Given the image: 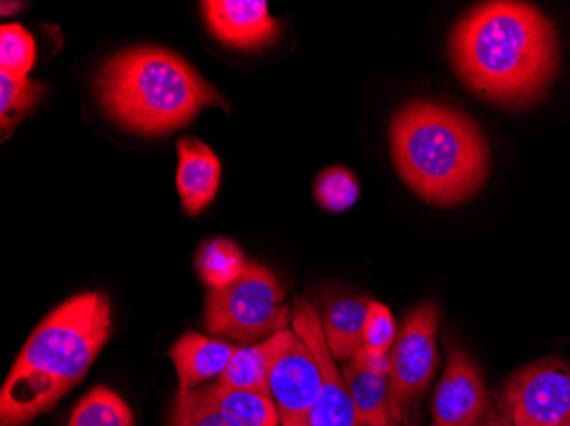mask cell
Instances as JSON below:
<instances>
[{
	"label": "cell",
	"mask_w": 570,
	"mask_h": 426,
	"mask_svg": "<svg viewBox=\"0 0 570 426\" xmlns=\"http://www.w3.org/2000/svg\"><path fill=\"white\" fill-rule=\"evenodd\" d=\"M450 57L466 88L505 108L533 105L559 69L556 24L528 2L492 0L454 24Z\"/></svg>",
	"instance_id": "cell-1"
},
{
	"label": "cell",
	"mask_w": 570,
	"mask_h": 426,
	"mask_svg": "<svg viewBox=\"0 0 570 426\" xmlns=\"http://www.w3.org/2000/svg\"><path fill=\"white\" fill-rule=\"evenodd\" d=\"M111 304L85 291L51 310L31 333L0 390V426H24L81 384L110 338Z\"/></svg>",
	"instance_id": "cell-2"
},
{
	"label": "cell",
	"mask_w": 570,
	"mask_h": 426,
	"mask_svg": "<svg viewBox=\"0 0 570 426\" xmlns=\"http://www.w3.org/2000/svg\"><path fill=\"white\" fill-rule=\"evenodd\" d=\"M393 162L405 185L425 201L469 200L489 175L490 149L479 125L443 102H406L390 125Z\"/></svg>",
	"instance_id": "cell-3"
},
{
	"label": "cell",
	"mask_w": 570,
	"mask_h": 426,
	"mask_svg": "<svg viewBox=\"0 0 570 426\" xmlns=\"http://www.w3.org/2000/svg\"><path fill=\"white\" fill-rule=\"evenodd\" d=\"M95 89L110 120L142 136L171 133L209 106L229 110L187 60L163 48L118 51L102 63Z\"/></svg>",
	"instance_id": "cell-4"
},
{
	"label": "cell",
	"mask_w": 570,
	"mask_h": 426,
	"mask_svg": "<svg viewBox=\"0 0 570 426\" xmlns=\"http://www.w3.org/2000/svg\"><path fill=\"white\" fill-rule=\"evenodd\" d=\"M284 297L277 277L265 266L248 261L233 284L210 288L205 299V328L242 343L267 339L289 321L291 310L282 306Z\"/></svg>",
	"instance_id": "cell-5"
},
{
	"label": "cell",
	"mask_w": 570,
	"mask_h": 426,
	"mask_svg": "<svg viewBox=\"0 0 570 426\" xmlns=\"http://www.w3.org/2000/svg\"><path fill=\"white\" fill-rule=\"evenodd\" d=\"M439 310L419 304L410 310L390 354V405L399 425H415V413L438 370Z\"/></svg>",
	"instance_id": "cell-6"
},
{
	"label": "cell",
	"mask_w": 570,
	"mask_h": 426,
	"mask_svg": "<svg viewBox=\"0 0 570 426\" xmlns=\"http://www.w3.org/2000/svg\"><path fill=\"white\" fill-rule=\"evenodd\" d=\"M501 399L514 426H570V367L540 358L512 374Z\"/></svg>",
	"instance_id": "cell-7"
},
{
	"label": "cell",
	"mask_w": 570,
	"mask_h": 426,
	"mask_svg": "<svg viewBox=\"0 0 570 426\" xmlns=\"http://www.w3.org/2000/svg\"><path fill=\"white\" fill-rule=\"evenodd\" d=\"M294 331L315 354L322 371V390L311 413L309 426H361L344 376L338 371L323 333L320 314L306 300L299 299L293 310Z\"/></svg>",
	"instance_id": "cell-8"
},
{
	"label": "cell",
	"mask_w": 570,
	"mask_h": 426,
	"mask_svg": "<svg viewBox=\"0 0 570 426\" xmlns=\"http://www.w3.org/2000/svg\"><path fill=\"white\" fill-rule=\"evenodd\" d=\"M322 390V371L315 354L296 336L278 357L268 379V396L282 426H309L311 413Z\"/></svg>",
	"instance_id": "cell-9"
},
{
	"label": "cell",
	"mask_w": 570,
	"mask_h": 426,
	"mask_svg": "<svg viewBox=\"0 0 570 426\" xmlns=\"http://www.w3.org/2000/svg\"><path fill=\"white\" fill-rule=\"evenodd\" d=\"M489 413L485 384L475 361L451 345L446 370L435 387L429 426H482Z\"/></svg>",
	"instance_id": "cell-10"
},
{
	"label": "cell",
	"mask_w": 570,
	"mask_h": 426,
	"mask_svg": "<svg viewBox=\"0 0 570 426\" xmlns=\"http://www.w3.org/2000/svg\"><path fill=\"white\" fill-rule=\"evenodd\" d=\"M200 6L210 33L227 47L258 50L281 34L264 0H205Z\"/></svg>",
	"instance_id": "cell-11"
},
{
	"label": "cell",
	"mask_w": 570,
	"mask_h": 426,
	"mask_svg": "<svg viewBox=\"0 0 570 426\" xmlns=\"http://www.w3.org/2000/svg\"><path fill=\"white\" fill-rule=\"evenodd\" d=\"M371 303L370 297L342 288L323 294L320 321L335 360H351L361 350Z\"/></svg>",
	"instance_id": "cell-12"
},
{
	"label": "cell",
	"mask_w": 570,
	"mask_h": 426,
	"mask_svg": "<svg viewBox=\"0 0 570 426\" xmlns=\"http://www.w3.org/2000/svg\"><path fill=\"white\" fill-rule=\"evenodd\" d=\"M220 162L209 146L185 137L178 142L176 186L188 216H198L219 191Z\"/></svg>",
	"instance_id": "cell-13"
},
{
	"label": "cell",
	"mask_w": 570,
	"mask_h": 426,
	"mask_svg": "<svg viewBox=\"0 0 570 426\" xmlns=\"http://www.w3.org/2000/svg\"><path fill=\"white\" fill-rule=\"evenodd\" d=\"M235 348L223 339L207 338L195 331L185 333L169 351L178 377V393L197 389L205 380L219 379Z\"/></svg>",
	"instance_id": "cell-14"
},
{
	"label": "cell",
	"mask_w": 570,
	"mask_h": 426,
	"mask_svg": "<svg viewBox=\"0 0 570 426\" xmlns=\"http://www.w3.org/2000/svg\"><path fill=\"white\" fill-rule=\"evenodd\" d=\"M296 336V331L285 328L255 345L236 346L217 386L268 394L272 368Z\"/></svg>",
	"instance_id": "cell-15"
},
{
	"label": "cell",
	"mask_w": 570,
	"mask_h": 426,
	"mask_svg": "<svg viewBox=\"0 0 570 426\" xmlns=\"http://www.w3.org/2000/svg\"><path fill=\"white\" fill-rule=\"evenodd\" d=\"M342 376L361 426L395 425L390 405V371L351 358L345 361Z\"/></svg>",
	"instance_id": "cell-16"
},
{
	"label": "cell",
	"mask_w": 570,
	"mask_h": 426,
	"mask_svg": "<svg viewBox=\"0 0 570 426\" xmlns=\"http://www.w3.org/2000/svg\"><path fill=\"white\" fill-rule=\"evenodd\" d=\"M210 402L236 426H278L277 408L271 396L256 390L227 389V387L205 386Z\"/></svg>",
	"instance_id": "cell-17"
},
{
	"label": "cell",
	"mask_w": 570,
	"mask_h": 426,
	"mask_svg": "<svg viewBox=\"0 0 570 426\" xmlns=\"http://www.w3.org/2000/svg\"><path fill=\"white\" fill-rule=\"evenodd\" d=\"M69 426H134V413L115 390L96 386L77 403Z\"/></svg>",
	"instance_id": "cell-18"
},
{
	"label": "cell",
	"mask_w": 570,
	"mask_h": 426,
	"mask_svg": "<svg viewBox=\"0 0 570 426\" xmlns=\"http://www.w3.org/2000/svg\"><path fill=\"white\" fill-rule=\"evenodd\" d=\"M195 265L205 284L210 288H223L245 271L248 261L238 245L229 239H210L198 249Z\"/></svg>",
	"instance_id": "cell-19"
},
{
	"label": "cell",
	"mask_w": 570,
	"mask_h": 426,
	"mask_svg": "<svg viewBox=\"0 0 570 426\" xmlns=\"http://www.w3.org/2000/svg\"><path fill=\"white\" fill-rule=\"evenodd\" d=\"M0 125L4 131V139L16 125L33 110L40 102L45 86L38 81L14 79V77L0 73Z\"/></svg>",
	"instance_id": "cell-20"
},
{
	"label": "cell",
	"mask_w": 570,
	"mask_h": 426,
	"mask_svg": "<svg viewBox=\"0 0 570 426\" xmlns=\"http://www.w3.org/2000/svg\"><path fill=\"white\" fill-rule=\"evenodd\" d=\"M37 62V43L24 26L4 24L0 28V73L26 79Z\"/></svg>",
	"instance_id": "cell-21"
},
{
	"label": "cell",
	"mask_w": 570,
	"mask_h": 426,
	"mask_svg": "<svg viewBox=\"0 0 570 426\" xmlns=\"http://www.w3.org/2000/svg\"><path fill=\"white\" fill-rule=\"evenodd\" d=\"M173 426H236L210 402L205 387L176 396Z\"/></svg>",
	"instance_id": "cell-22"
},
{
	"label": "cell",
	"mask_w": 570,
	"mask_h": 426,
	"mask_svg": "<svg viewBox=\"0 0 570 426\" xmlns=\"http://www.w3.org/2000/svg\"><path fill=\"white\" fill-rule=\"evenodd\" d=\"M318 204L328 211H345L358 198V182L345 168H328L318 176L315 185Z\"/></svg>",
	"instance_id": "cell-23"
},
{
	"label": "cell",
	"mask_w": 570,
	"mask_h": 426,
	"mask_svg": "<svg viewBox=\"0 0 570 426\" xmlns=\"http://www.w3.org/2000/svg\"><path fill=\"white\" fill-rule=\"evenodd\" d=\"M396 325L393 314L384 304L371 303L364 326L362 348L377 357H390L396 339Z\"/></svg>",
	"instance_id": "cell-24"
},
{
	"label": "cell",
	"mask_w": 570,
	"mask_h": 426,
	"mask_svg": "<svg viewBox=\"0 0 570 426\" xmlns=\"http://www.w3.org/2000/svg\"><path fill=\"white\" fill-rule=\"evenodd\" d=\"M482 426H514L512 425L511 413H509L508 406L504 405L502 399L494 408L489 409Z\"/></svg>",
	"instance_id": "cell-25"
},
{
	"label": "cell",
	"mask_w": 570,
	"mask_h": 426,
	"mask_svg": "<svg viewBox=\"0 0 570 426\" xmlns=\"http://www.w3.org/2000/svg\"><path fill=\"white\" fill-rule=\"evenodd\" d=\"M22 6L21 4H18V2H11V4H9V2H2V16H8L9 12H16V11H19V9H21Z\"/></svg>",
	"instance_id": "cell-26"
},
{
	"label": "cell",
	"mask_w": 570,
	"mask_h": 426,
	"mask_svg": "<svg viewBox=\"0 0 570 426\" xmlns=\"http://www.w3.org/2000/svg\"><path fill=\"white\" fill-rule=\"evenodd\" d=\"M392 426H396V425H392Z\"/></svg>",
	"instance_id": "cell-27"
}]
</instances>
